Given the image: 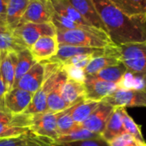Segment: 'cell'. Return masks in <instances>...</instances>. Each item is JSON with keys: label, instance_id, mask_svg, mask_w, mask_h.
I'll return each instance as SVG.
<instances>
[{"label": "cell", "instance_id": "cell-1", "mask_svg": "<svg viewBox=\"0 0 146 146\" xmlns=\"http://www.w3.org/2000/svg\"><path fill=\"white\" fill-rule=\"evenodd\" d=\"M112 42L119 46L146 42L145 16L129 17L118 10L110 0H92Z\"/></svg>", "mask_w": 146, "mask_h": 146}, {"label": "cell", "instance_id": "cell-2", "mask_svg": "<svg viewBox=\"0 0 146 146\" xmlns=\"http://www.w3.org/2000/svg\"><path fill=\"white\" fill-rule=\"evenodd\" d=\"M56 37L58 45L91 48H106L115 46L108 34L98 29L56 30Z\"/></svg>", "mask_w": 146, "mask_h": 146}, {"label": "cell", "instance_id": "cell-3", "mask_svg": "<svg viewBox=\"0 0 146 146\" xmlns=\"http://www.w3.org/2000/svg\"><path fill=\"white\" fill-rule=\"evenodd\" d=\"M45 68L44 81L40 89L34 94L32 102L24 113H40L47 112L46 100L58 74L62 64L51 60L43 61Z\"/></svg>", "mask_w": 146, "mask_h": 146}, {"label": "cell", "instance_id": "cell-4", "mask_svg": "<svg viewBox=\"0 0 146 146\" xmlns=\"http://www.w3.org/2000/svg\"><path fill=\"white\" fill-rule=\"evenodd\" d=\"M119 58L126 70L143 75L146 70V42L119 46Z\"/></svg>", "mask_w": 146, "mask_h": 146}, {"label": "cell", "instance_id": "cell-5", "mask_svg": "<svg viewBox=\"0 0 146 146\" xmlns=\"http://www.w3.org/2000/svg\"><path fill=\"white\" fill-rule=\"evenodd\" d=\"M12 32L23 42V44L29 49L40 37L56 36V29L52 23H21L12 30Z\"/></svg>", "mask_w": 146, "mask_h": 146}, {"label": "cell", "instance_id": "cell-6", "mask_svg": "<svg viewBox=\"0 0 146 146\" xmlns=\"http://www.w3.org/2000/svg\"><path fill=\"white\" fill-rule=\"evenodd\" d=\"M104 102L113 108L146 107V90L118 89L113 93L105 97Z\"/></svg>", "mask_w": 146, "mask_h": 146}, {"label": "cell", "instance_id": "cell-7", "mask_svg": "<svg viewBox=\"0 0 146 146\" xmlns=\"http://www.w3.org/2000/svg\"><path fill=\"white\" fill-rule=\"evenodd\" d=\"M29 130L39 137L55 141L58 137L55 113L45 112L30 114Z\"/></svg>", "mask_w": 146, "mask_h": 146}, {"label": "cell", "instance_id": "cell-8", "mask_svg": "<svg viewBox=\"0 0 146 146\" xmlns=\"http://www.w3.org/2000/svg\"><path fill=\"white\" fill-rule=\"evenodd\" d=\"M54 9L51 0H29L27 10L20 22L32 23H52Z\"/></svg>", "mask_w": 146, "mask_h": 146}, {"label": "cell", "instance_id": "cell-9", "mask_svg": "<svg viewBox=\"0 0 146 146\" xmlns=\"http://www.w3.org/2000/svg\"><path fill=\"white\" fill-rule=\"evenodd\" d=\"M117 51H118L117 46H109L106 48H91V47L75 46H69V45H58V50L57 54L50 60L61 64L74 56L87 55V54L102 56L108 53H113Z\"/></svg>", "mask_w": 146, "mask_h": 146}, {"label": "cell", "instance_id": "cell-10", "mask_svg": "<svg viewBox=\"0 0 146 146\" xmlns=\"http://www.w3.org/2000/svg\"><path fill=\"white\" fill-rule=\"evenodd\" d=\"M113 110L114 108L111 105L104 102H100L97 108L88 117V119L80 125V126L90 131L102 135Z\"/></svg>", "mask_w": 146, "mask_h": 146}, {"label": "cell", "instance_id": "cell-11", "mask_svg": "<svg viewBox=\"0 0 146 146\" xmlns=\"http://www.w3.org/2000/svg\"><path fill=\"white\" fill-rule=\"evenodd\" d=\"M34 94L19 88H13L8 91L5 97V107L12 115L24 113L30 105Z\"/></svg>", "mask_w": 146, "mask_h": 146}, {"label": "cell", "instance_id": "cell-12", "mask_svg": "<svg viewBox=\"0 0 146 146\" xmlns=\"http://www.w3.org/2000/svg\"><path fill=\"white\" fill-rule=\"evenodd\" d=\"M84 87L85 99L95 102H102L105 97L119 89L116 84L105 82L93 76H86Z\"/></svg>", "mask_w": 146, "mask_h": 146}, {"label": "cell", "instance_id": "cell-13", "mask_svg": "<svg viewBox=\"0 0 146 146\" xmlns=\"http://www.w3.org/2000/svg\"><path fill=\"white\" fill-rule=\"evenodd\" d=\"M66 79H67V75L63 67H61V69L58 71L57 79L47 96V100H46L47 112L56 113L69 108V106L66 104L62 96V89Z\"/></svg>", "mask_w": 146, "mask_h": 146}, {"label": "cell", "instance_id": "cell-14", "mask_svg": "<svg viewBox=\"0 0 146 146\" xmlns=\"http://www.w3.org/2000/svg\"><path fill=\"white\" fill-rule=\"evenodd\" d=\"M45 68L42 62L35 63L31 69L16 83L14 88H19L35 94L44 81Z\"/></svg>", "mask_w": 146, "mask_h": 146}, {"label": "cell", "instance_id": "cell-15", "mask_svg": "<svg viewBox=\"0 0 146 146\" xmlns=\"http://www.w3.org/2000/svg\"><path fill=\"white\" fill-rule=\"evenodd\" d=\"M58 43L56 36L40 37L29 51L36 63L47 61L52 58L58 52Z\"/></svg>", "mask_w": 146, "mask_h": 146}, {"label": "cell", "instance_id": "cell-16", "mask_svg": "<svg viewBox=\"0 0 146 146\" xmlns=\"http://www.w3.org/2000/svg\"><path fill=\"white\" fill-rule=\"evenodd\" d=\"M68 1L92 27L107 33L106 28L92 0H68Z\"/></svg>", "mask_w": 146, "mask_h": 146}, {"label": "cell", "instance_id": "cell-17", "mask_svg": "<svg viewBox=\"0 0 146 146\" xmlns=\"http://www.w3.org/2000/svg\"><path fill=\"white\" fill-rule=\"evenodd\" d=\"M17 62V52H0V72L5 84L7 92L14 88Z\"/></svg>", "mask_w": 146, "mask_h": 146}, {"label": "cell", "instance_id": "cell-18", "mask_svg": "<svg viewBox=\"0 0 146 146\" xmlns=\"http://www.w3.org/2000/svg\"><path fill=\"white\" fill-rule=\"evenodd\" d=\"M0 146H52V141L31 131L8 138H0Z\"/></svg>", "mask_w": 146, "mask_h": 146}, {"label": "cell", "instance_id": "cell-19", "mask_svg": "<svg viewBox=\"0 0 146 146\" xmlns=\"http://www.w3.org/2000/svg\"><path fill=\"white\" fill-rule=\"evenodd\" d=\"M125 108H114L108 123L102 133V137L107 142H111L115 137L125 133L123 125V109Z\"/></svg>", "mask_w": 146, "mask_h": 146}, {"label": "cell", "instance_id": "cell-20", "mask_svg": "<svg viewBox=\"0 0 146 146\" xmlns=\"http://www.w3.org/2000/svg\"><path fill=\"white\" fill-rule=\"evenodd\" d=\"M62 96L70 107L85 100V87L84 84L76 82L67 78L62 89Z\"/></svg>", "mask_w": 146, "mask_h": 146}, {"label": "cell", "instance_id": "cell-21", "mask_svg": "<svg viewBox=\"0 0 146 146\" xmlns=\"http://www.w3.org/2000/svg\"><path fill=\"white\" fill-rule=\"evenodd\" d=\"M120 58H119V46L118 51L113 53H108L102 56L96 57L90 60L88 65L84 68V72L86 76L94 75L96 72L100 71L102 69H105L109 66L117 65L120 64Z\"/></svg>", "mask_w": 146, "mask_h": 146}, {"label": "cell", "instance_id": "cell-22", "mask_svg": "<svg viewBox=\"0 0 146 146\" xmlns=\"http://www.w3.org/2000/svg\"><path fill=\"white\" fill-rule=\"evenodd\" d=\"M29 3V0H8L6 23L11 31L20 23Z\"/></svg>", "mask_w": 146, "mask_h": 146}, {"label": "cell", "instance_id": "cell-23", "mask_svg": "<svg viewBox=\"0 0 146 146\" xmlns=\"http://www.w3.org/2000/svg\"><path fill=\"white\" fill-rule=\"evenodd\" d=\"M51 3L56 13L66 17L78 24L82 26L92 27L79 13L73 7L68 0H51Z\"/></svg>", "mask_w": 146, "mask_h": 146}, {"label": "cell", "instance_id": "cell-24", "mask_svg": "<svg viewBox=\"0 0 146 146\" xmlns=\"http://www.w3.org/2000/svg\"><path fill=\"white\" fill-rule=\"evenodd\" d=\"M100 102H95L90 100H84L74 106H71L68 108V112L78 125H81L85 121L88 117L93 113V111L97 108Z\"/></svg>", "mask_w": 146, "mask_h": 146}, {"label": "cell", "instance_id": "cell-25", "mask_svg": "<svg viewBox=\"0 0 146 146\" xmlns=\"http://www.w3.org/2000/svg\"><path fill=\"white\" fill-rule=\"evenodd\" d=\"M110 2L129 17L146 15V0H110Z\"/></svg>", "mask_w": 146, "mask_h": 146}, {"label": "cell", "instance_id": "cell-26", "mask_svg": "<svg viewBox=\"0 0 146 146\" xmlns=\"http://www.w3.org/2000/svg\"><path fill=\"white\" fill-rule=\"evenodd\" d=\"M126 71L127 70L125 66L122 63H120L117 65H113V66H109L105 69H102L100 71L96 72V74L90 75V76H93L96 78H98L105 82L118 84Z\"/></svg>", "mask_w": 146, "mask_h": 146}, {"label": "cell", "instance_id": "cell-27", "mask_svg": "<svg viewBox=\"0 0 146 146\" xmlns=\"http://www.w3.org/2000/svg\"><path fill=\"white\" fill-rule=\"evenodd\" d=\"M17 67H16L15 84L36 63L29 48L23 49L17 52Z\"/></svg>", "mask_w": 146, "mask_h": 146}, {"label": "cell", "instance_id": "cell-28", "mask_svg": "<svg viewBox=\"0 0 146 146\" xmlns=\"http://www.w3.org/2000/svg\"><path fill=\"white\" fill-rule=\"evenodd\" d=\"M98 137H102V135L90 131L87 129H84L79 126L77 129L71 131L70 132L67 134L58 136L56 138V140L53 142L54 143H69V142H75V141L98 138Z\"/></svg>", "mask_w": 146, "mask_h": 146}, {"label": "cell", "instance_id": "cell-29", "mask_svg": "<svg viewBox=\"0 0 146 146\" xmlns=\"http://www.w3.org/2000/svg\"><path fill=\"white\" fill-rule=\"evenodd\" d=\"M27 46L23 42L16 36L12 31H9L0 35V52H18Z\"/></svg>", "mask_w": 146, "mask_h": 146}, {"label": "cell", "instance_id": "cell-30", "mask_svg": "<svg viewBox=\"0 0 146 146\" xmlns=\"http://www.w3.org/2000/svg\"><path fill=\"white\" fill-rule=\"evenodd\" d=\"M55 117H56L57 129H58V136L67 134V133L70 132L71 131L75 130L80 126L72 119V118L70 117V115L68 112V108L64 111L56 113Z\"/></svg>", "mask_w": 146, "mask_h": 146}, {"label": "cell", "instance_id": "cell-31", "mask_svg": "<svg viewBox=\"0 0 146 146\" xmlns=\"http://www.w3.org/2000/svg\"><path fill=\"white\" fill-rule=\"evenodd\" d=\"M52 23L55 27L56 30H73V29H93L94 27H87L78 24L71 20L67 19L66 17L58 15V13L53 12L52 17Z\"/></svg>", "mask_w": 146, "mask_h": 146}, {"label": "cell", "instance_id": "cell-32", "mask_svg": "<svg viewBox=\"0 0 146 146\" xmlns=\"http://www.w3.org/2000/svg\"><path fill=\"white\" fill-rule=\"evenodd\" d=\"M123 125H124L125 133L130 134L135 139H137V141H139L143 143H146L143 138V136L142 134L140 126L130 116V114L126 111V108L123 109Z\"/></svg>", "mask_w": 146, "mask_h": 146}, {"label": "cell", "instance_id": "cell-33", "mask_svg": "<svg viewBox=\"0 0 146 146\" xmlns=\"http://www.w3.org/2000/svg\"><path fill=\"white\" fill-rule=\"evenodd\" d=\"M30 131L29 127H21L11 124L0 123V138L17 137Z\"/></svg>", "mask_w": 146, "mask_h": 146}, {"label": "cell", "instance_id": "cell-34", "mask_svg": "<svg viewBox=\"0 0 146 146\" xmlns=\"http://www.w3.org/2000/svg\"><path fill=\"white\" fill-rule=\"evenodd\" d=\"M52 146H110L109 143L102 137L80 140L69 143H54L52 142Z\"/></svg>", "mask_w": 146, "mask_h": 146}, {"label": "cell", "instance_id": "cell-35", "mask_svg": "<svg viewBox=\"0 0 146 146\" xmlns=\"http://www.w3.org/2000/svg\"><path fill=\"white\" fill-rule=\"evenodd\" d=\"M110 146H146V143H143L137 139H135L132 136L128 133H124L111 142H109Z\"/></svg>", "mask_w": 146, "mask_h": 146}, {"label": "cell", "instance_id": "cell-36", "mask_svg": "<svg viewBox=\"0 0 146 146\" xmlns=\"http://www.w3.org/2000/svg\"><path fill=\"white\" fill-rule=\"evenodd\" d=\"M96 57H98V56L93 55V54L74 56V57H72V58L65 60L64 62L61 63V64H63V65H72V66H75V67L81 68V69L84 70V68L90 62V60Z\"/></svg>", "mask_w": 146, "mask_h": 146}, {"label": "cell", "instance_id": "cell-37", "mask_svg": "<svg viewBox=\"0 0 146 146\" xmlns=\"http://www.w3.org/2000/svg\"><path fill=\"white\" fill-rule=\"evenodd\" d=\"M62 67L64 70L68 78L74 80L76 82L84 84L85 79H86V75H85L84 69L78 68L72 65H63V64H62Z\"/></svg>", "mask_w": 146, "mask_h": 146}, {"label": "cell", "instance_id": "cell-38", "mask_svg": "<svg viewBox=\"0 0 146 146\" xmlns=\"http://www.w3.org/2000/svg\"><path fill=\"white\" fill-rule=\"evenodd\" d=\"M6 93H7L6 86L2 78L1 72H0V110L4 112H7L5 107V97Z\"/></svg>", "mask_w": 146, "mask_h": 146}, {"label": "cell", "instance_id": "cell-39", "mask_svg": "<svg viewBox=\"0 0 146 146\" xmlns=\"http://www.w3.org/2000/svg\"><path fill=\"white\" fill-rule=\"evenodd\" d=\"M7 2L8 0H0V22H3L5 23H6Z\"/></svg>", "mask_w": 146, "mask_h": 146}, {"label": "cell", "instance_id": "cell-40", "mask_svg": "<svg viewBox=\"0 0 146 146\" xmlns=\"http://www.w3.org/2000/svg\"><path fill=\"white\" fill-rule=\"evenodd\" d=\"M9 31H11V30L9 29L7 24L4 23L2 22H0V35L4 34V33H6V32H9Z\"/></svg>", "mask_w": 146, "mask_h": 146}, {"label": "cell", "instance_id": "cell-41", "mask_svg": "<svg viewBox=\"0 0 146 146\" xmlns=\"http://www.w3.org/2000/svg\"><path fill=\"white\" fill-rule=\"evenodd\" d=\"M143 81H144V84H145V90H146V70H145V72L143 73Z\"/></svg>", "mask_w": 146, "mask_h": 146}, {"label": "cell", "instance_id": "cell-42", "mask_svg": "<svg viewBox=\"0 0 146 146\" xmlns=\"http://www.w3.org/2000/svg\"><path fill=\"white\" fill-rule=\"evenodd\" d=\"M145 18H146V15H145Z\"/></svg>", "mask_w": 146, "mask_h": 146}]
</instances>
